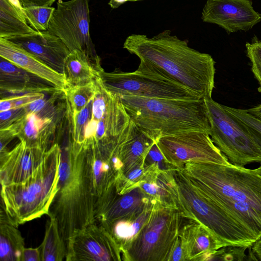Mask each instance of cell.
Returning a JSON list of instances; mask_svg holds the SVG:
<instances>
[{
  "instance_id": "1",
  "label": "cell",
  "mask_w": 261,
  "mask_h": 261,
  "mask_svg": "<svg viewBox=\"0 0 261 261\" xmlns=\"http://www.w3.org/2000/svg\"><path fill=\"white\" fill-rule=\"evenodd\" d=\"M180 169L256 241L261 237V174L256 168L189 162Z\"/></svg>"
},
{
  "instance_id": "2",
  "label": "cell",
  "mask_w": 261,
  "mask_h": 261,
  "mask_svg": "<svg viewBox=\"0 0 261 261\" xmlns=\"http://www.w3.org/2000/svg\"><path fill=\"white\" fill-rule=\"evenodd\" d=\"M123 48L167 74L201 98L212 97L215 87V61L206 53L196 50L166 30L149 38L132 34Z\"/></svg>"
},
{
  "instance_id": "3",
  "label": "cell",
  "mask_w": 261,
  "mask_h": 261,
  "mask_svg": "<svg viewBox=\"0 0 261 261\" xmlns=\"http://www.w3.org/2000/svg\"><path fill=\"white\" fill-rule=\"evenodd\" d=\"M60 146L58 191L48 216L57 219L60 234L66 244L75 231L96 222V199L81 144L70 139Z\"/></svg>"
},
{
  "instance_id": "4",
  "label": "cell",
  "mask_w": 261,
  "mask_h": 261,
  "mask_svg": "<svg viewBox=\"0 0 261 261\" xmlns=\"http://www.w3.org/2000/svg\"><path fill=\"white\" fill-rule=\"evenodd\" d=\"M130 120L154 142L180 134L201 132L210 135L205 99H161L117 96Z\"/></svg>"
},
{
  "instance_id": "5",
  "label": "cell",
  "mask_w": 261,
  "mask_h": 261,
  "mask_svg": "<svg viewBox=\"0 0 261 261\" xmlns=\"http://www.w3.org/2000/svg\"><path fill=\"white\" fill-rule=\"evenodd\" d=\"M60 152V144H53L28 178L1 186L3 210L15 226L49 215L58 191Z\"/></svg>"
},
{
  "instance_id": "6",
  "label": "cell",
  "mask_w": 261,
  "mask_h": 261,
  "mask_svg": "<svg viewBox=\"0 0 261 261\" xmlns=\"http://www.w3.org/2000/svg\"><path fill=\"white\" fill-rule=\"evenodd\" d=\"M171 172L183 215L206 228L219 249L225 246L250 247L256 241L238 222L193 185L180 169Z\"/></svg>"
},
{
  "instance_id": "7",
  "label": "cell",
  "mask_w": 261,
  "mask_h": 261,
  "mask_svg": "<svg viewBox=\"0 0 261 261\" xmlns=\"http://www.w3.org/2000/svg\"><path fill=\"white\" fill-rule=\"evenodd\" d=\"M182 213L156 202L148 220L122 253L124 260H170L182 226Z\"/></svg>"
},
{
  "instance_id": "8",
  "label": "cell",
  "mask_w": 261,
  "mask_h": 261,
  "mask_svg": "<svg viewBox=\"0 0 261 261\" xmlns=\"http://www.w3.org/2000/svg\"><path fill=\"white\" fill-rule=\"evenodd\" d=\"M106 88L117 95L161 99L202 98L154 66L140 61L133 72L116 69L101 73ZM203 99V98H202Z\"/></svg>"
},
{
  "instance_id": "9",
  "label": "cell",
  "mask_w": 261,
  "mask_h": 261,
  "mask_svg": "<svg viewBox=\"0 0 261 261\" xmlns=\"http://www.w3.org/2000/svg\"><path fill=\"white\" fill-rule=\"evenodd\" d=\"M205 100L211 123L210 136L229 162L242 166L261 162V151L224 105L212 97Z\"/></svg>"
},
{
  "instance_id": "10",
  "label": "cell",
  "mask_w": 261,
  "mask_h": 261,
  "mask_svg": "<svg viewBox=\"0 0 261 261\" xmlns=\"http://www.w3.org/2000/svg\"><path fill=\"white\" fill-rule=\"evenodd\" d=\"M89 0H59L47 31L58 37L70 52L78 50L100 62L90 34Z\"/></svg>"
},
{
  "instance_id": "11",
  "label": "cell",
  "mask_w": 261,
  "mask_h": 261,
  "mask_svg": "<svg viewBox=\"0 0 261 261\" xmlns=\"http://www.w3.org/2000/svg\"><path fill=\"white\" fill-rule=\"evenodd\" d=\"M166 163L181 169L188 163L229 165L231 163L209 134L193 132L162 137L155 143Z\"/></svg>"
},
{
  "instance_id": "12",
  "label": "cell",
  "mask_w": 261,
  "mask_h": 261,
  "mask_svg": "<svg viewBox=\"0 0 261 261\" xmlns=\"http://www.w3.org/2000/svg\"><path fill=\"white\" fill-rule=\"evenodd\" d=\"M120 141L81 144L96 199L111 188L123 174V164L118 150Z\"/></svg>"
},
{
  "instance_id": "13",
  "label": "cell",
  "mask_w": 261,
  "mask_h": 261,
  "mask_svg": "<svg viewBox=\"0 0 261 261\" xmlns=\"http://www.w3.org/2000/svg\"><path fill=\"white\" fill-rule=\"evenodd\" d=\"M66 260H121V250L112 236L95 222L75 231L66 242Z\"/></svg>"
},
{
  "instance_id": "14",
  "label": "cell",
  "mask_w": 261,
  "mask_h": 261,
  "mask_svg": "<svg viewBox=\"0 0 261 261\" xmlns=\"http://www.w3.org/2000/svg\"><path fill=\"white\" fill-rule=\"evenodd\" d=\"M201 19L231 33L250 30L261 21V14L254 9L251 0H207Z\"/></svg>"
},
{
  "instance_id": "15",
  "label": "cell",
  "mask_w": 261,
  "mask_h": 261,
  "mask_svg": "<svg viewBox=\"0 0 261 261\" xmlns=\"http://www.w3.org/2000/svg\"><path fill=\"white\" fill-rule=\"evenodd\" d=\"M6 39L19 45L63 74L65 61L70 51L58 37L46 31L13 36Z\"/></svg>"
},
{
  "instance_id": "16",
  "label": "cell",
  "mask_w": 261,
  "mask_h": 261,
  "mask_svg": "<svg viewBox=\"0 0 261 261\" xmlns=\"http://www.w3.org/2000/svg\"><path fill=\"white\" fill-rule=\"evenodd\" d=\"M46 151L20 142L11 150L0 154L1 186L22 182L36 170Z\"/></svg>"
},
{
  "instance_id": "17",
  "label": "cell",
  "mask_w": 261,
  "mask_h": 261,
  "mask_svg": "<svg viewBox=\"0 0 261 261\" xmlns=\"http://www.w3.org/2000/svg\"><path fill=\"white\" fill-rule=\"evenodd\" d=\"M0 57L36 77L46 81L58 89L64 91L67 87L63 74L55 70L19 45L1 38Z\"/></svg>"
},
{
  "instance_id": "18",
  "label": "cell",
  "mask_w": 261,
  "mask_h": 261,
  "mask_svg": "<svg viewBox=\"0 0 261 261\" xmlns=\"http://www.w3.org/2000/svg\"><path fill=\"white\" fill-rule=\"evenodd\" d=\"M58 119L43 118L33 113L11 125L16 137L30 147L47 151L57 128Z\"/></svg>"
},
{
  "instance_id": "19",
  "label": "cell",
  "mask_w": 261,
  "mask_h": 261,
  "mask_svg": "<svg viewBox=\"0 0 261 261\" xmlns=\"http://www.w3.org/2000/svg\"><path fill=\"white\" fill-rule=\"evenodd\" d=\"M155 142L131 120L119 144V153L123 164V174L145 163Z\"/></svg>"
},
{
  "instance_id": "20",
  "label": "cell",
  "mask_w": 261,
  "mask_h": 261,
  "mask_svg": "<svg viewBox=\"0 0 261 261\" xmlns=\"http://www.w3.org/2000/svg\"><path fill=\"white\" fill-rule=\"evenodd\" d=\"M32 74L1 57L0 89L1 93L11 95L28 92H53L58 89L39 84Z\"/></svg>"
},
{
  "instance_id": "21",
  "label": "cell",
  "mask_w": 261,
  "mask_h": 261,
  "mask_svg": "<svg viewBox=\"0 0 261 261\" xmlns=\"http://www.w3.org/2000/svg\"><path fill=\"white\" fill-rule=\"evenodd\" d=\"M180 233L186 251L187 260H210L219 249L210 232L195 221L184 225Z\"/></svg>"
},
{
  "instance_id": "22",
  "label": "cell",
  "mask_w": 261,
  "mask_h": 261,
  "mask_svg": "<svg viewBox=\"0 0 261 261\" xmlns=\"http://www.w3.org/2000/svg\"><path fill=\"white\" fill-rule=\"evenodd\" d=\"M103 70L100 62L93 60L84 53L73 50L65 60L63 74L67 87L84 86L95 82Z\"/></svg>"
},
{
  "instance_id": "23",
  "label": "cell",
  "mask_w": 261,
  "mask_h": 261,
  "mask_svg": "<svg viewBox=\"0 0 261 261\" xmlns=\"http://www.w3.org/2000/svg\"><path fill=\"white\" fill-rule=\"evenodd\" d=\"M154 204L133 215L101 225L112 236L122 253L128 248L148 220Z\"/></svg>"
},
{
  "instance_id": "24",
  "label": "cell",
  "mask_w": 261,
  "mask_h": 261,
  "mask_svg": "<svg viewBox=\"0 0 261 261\" xmlns=\"http://www.w3.org/2000/svg\"><path fill=\"white\" fill-rule=\"evenodd\" d=\"M19 0H0V38L36 32L28 23Z\"/></svg>"
},
{
  "instance_id": "25",
  "label": "cell",
  "mask_w": 261,
  "mask_h": 261,
  "mask_svg": "<svg viewBox=\"0 0 261 261\" xmlns=\"http://www.w3.org/2000/svg\"><path fill=\"white\" fill-rule=\"evenodd\" d=\"M9 220L4 210L0 215V261H20L25 248L24 238Z\"/></svg>"
},
{
  "instance_id": "26",
  "label": "cell",
  "mask_w": 261,
  "mask_h": 261,
  "mask_svg": "<svg viewBox=\"0 0 261 261\" xmlns=\"http://www.w3.org/2000/svg\"><path fill=\"white\" fill-rule=\"evenodd\" d=\"M43 240L39 246L41 261H62L66 258V242L61 237L56 218L49 216Z\"/></svg>"
},
{
  "instance_id": "27",
  "label": "cell",
  "mask_w": 261,
  "mask_h": 261,
  "mask_svg": "<svg viewBox=\"0 0 261 261\" xmlns=\"http://www.w3.org/2000/svg\"><path fill=\"white\" fill-rule=\"evenodd\" d=\"M95 82L86 85L66 88L64 93L67 109L78 112L84 109L94 96L96 89Z\"/></svg>"
},
{
  "instance_id": "28",
  "label": "cell",
  "mask_w": 261,
  "mask_h": 261,
  "mask_svg": "<svg viewBox=\"0 0 261 261\" xmlns=\"http://www.w3.org/2000/svg\"><path fill=\"white\" fill-rule=\"evenodd\" d=\"M224 107L238 121L261 151V121L248 113L246 109L226 106Z\"/></svg>"
},
{
  "instance_id": "29",
  "label": "cell",
  "mask_w": 261,
  "mask_h": 261,
  "mask_svg": "<svg viewBox=\"0 0 261 261\" xmlns=\"http://www.w3.org/2000/svg\"><path fill=\"white\" fill-rule=\"evenodd\" d=\"M92 100L93 99L78 112H71L66 108L71 127L70 139L76 143L81 144L84 142L85 127L92 116Z\"/></svg>"
},
{
  "instance_id": "30",
  "label": "cell",
  "mask_w": 261,
  "mask_h": 261,
  "mask_svg": "<svg viewBox=\"0 0 261 261\" xmlns=\"http://www.w3.org/2000/svg\"><path fill=\"white\" fill-rule=\"evenodd\" d=\"M55 9L51 7H23V11L29 25L34 30L41 32L47 31Z\"/></svg>"
},
{
  "instance_id": "31",
  "label": "cell",
  "mask_w": 261,
  "mask_h": 261,
  "mask_svg": "<svg viewBox=\"0 0 261 261\" xmlns=\"http://www.w3.org/2000/svg\"><path fill=\"white\" fill-rule=\"evenodd\" d=\"M44 97L43 92H28L4 97L0 100V112L23 108Z\"/></svg>"
},
{
  "instance_id": "32",
  "label": "cell",
  "mask_w": 261,
  "mask_h": 261,
  "mask_svg": "<svg viewBox=\"0 0 261 261\" xmlns=\"http://www.w3.org/2000/svg\"><path fill=\"white\" fill-rule=\"evenodd\" d=\"M247 56L250 60L251 71L257 81L258 91L261 93V40L256 39L246 44Z\"/></svg>"
},
{
  "instance_id": "33",
  "label": "cell",
  "mask_w": 261,
  "mask_h": 261,
  "mask_svg": "<svg viewBox=\"0 0 261 261\" xmlns=\"http://www.w3.org/2000/svg\"><path fill=\"white\" fill-rule=\"evenodd\" d=\"M249 247L228 246L217 250L210 260H244L247 257L246 250Z\"/></svg>"
},
{
  "instance_id": "34",
  "label": "cell",
  "mask_w": 261,
  "mask_h": 261,
  "mask_svg": "<svg viewBox=\"0 0 261 261\" xmlns=\"http://www.w3.org/2000/svg\"><path fill=\"white\" fill-rule=\"evenodd\" d=\"M27 114L25 107L0 112V129L10 126Z\"/></svg>"
},
{
  "instance_id": "35",
  "label": "cell",
  "mask_w": 261,
  "mask_h": 261,
  "mask_svg": "<svg viewBox=\"0 0 261 261\" xmlns=\"http://www.w3.org/2000/svg\"><path fill=\"white\" fill-rule=\"evenodd\" d=\"M16 137V132L11 126L0 129V154L9 151L7 145Z\"/></svg>"
},
{
  "instance_id": "36",
  "label": "cell",
  "mask_w": 261,
  "mask_h": 261,
  "mask_svg": "<svg viewBox=\"0 0 261 261\" xmlns=\"http://www.w3.org/2000/svg\"><path fill=\"white\" fill-rule=\"evenodd\" d=\"M20 261H41L39 247L24 248L22 252Z\"/></svg>"
},
{
  "instance_id": "37",
  "label": "cell",
  "mask_w": 261,
  "mask_h": 261,
  "mask_svg": "<svg viewBox=\"0 0 261 261\" xmlns=\"http://www.w3.org/2000/svg\"><path fill=\"white\" fill-rule=\"evenodd\" d=\"M23 7H50L57 0H19Z\"/></svg>"
},
{
  "instance_id": "38",
  "label": "cell",
  "mask_w": 261,
  "mask_h": 261,
  "mask_svg": "<svg viewBox=\"0 0 261 261\" xmlns=\"http://www.w3.org/2000/svg\"><path fill=\"white\" fill-rule=\"evenodd\" d=\"M251 249L256 260H261V237L253 243Z\"/></svg>"
},
{
  "instance_id": "39",
  "label": "cell",
  "mask_w": 261,
  "mask_h": 261,
  "mask_svg": "<svg viewBox=\"0 0 261 261\" xmlns=\"http://www.w3.org/2000/svg\"><path fill=\"white\" fill-rule=\"evenodd\" d=\"M246 111L261 121V104L253 108L246 109Z\"/></svg>"
},
{
  "instance_id": "40",
  "label": "cell",
  "mask_w": 261,
  "mask_h": 261,
  "mask_svg": "<svg viewBox=\"0 0 261 261\" xmlns=\"http://www.w3.org/2000/svg\"><path fill=\"white\" fill-rule=\"evenodd\" d=\"M129 0H110L108 4L112 9L118 8L120 6Z\"/></svg>"
},
{
  "instance_id": "41",
  "label": "cell",
  "mask_w": 261,
  "mask_h": 261,
  "mask_svg": "<svg viewBox=\"0 0 261 261\" xmlns=\"http://www.w3.org/2000/svg\"><path fill=\"white\" fill-rule=\"evenodd\" d=\"M257 170L261 174V165L256 168Z\"/></svg>"
},
{
  "instance_id": "42",
  "label": "cell",
  "mask_w": 261,
  "mask_h": 261,
  "mask_svg": "<svg viewBox=\"0 0 261 261\" xmlns=\"http://www.w3.org/2000/svg\"><path fill=\"white\" fill-rule=\"evenodd\" d=\"M143 1V0H129L130 2H136V1Z\"/></svg>"
}]
</instances>
